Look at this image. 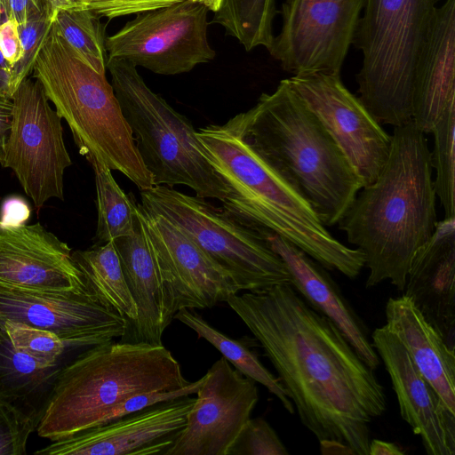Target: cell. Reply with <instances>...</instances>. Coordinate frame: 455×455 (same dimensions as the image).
Returning <instances> with one entry per match:
<instances>
[{"label": "cell", "mask_w": 455, "mask_h": 455, "mask_svg": "<svg viewBox=\"0 0 455 455\" xmlns=\"http://www.w3.org/2000/svg\"><path fill=\"white\" fill-rule=\"evenodd\" d=\"M0 286L92 291L68 245L39 223L0 225Z\"/></svg>", "instance_id": "cell-18"}, {"label": "cell", "mask_w": 455, "mask_h": 455, "mask_svg": "<svg viewBox=\"0 0 455 455\" xmlns=\"http://www.w3.org/2000/svg\"><path fill=\"white\" fill-rule=\"evenodd\" d=\"M100 16L88 8L60 10L52 22L67 44L93 70L106 75L105 26Z\"/></svg>", "instance_id": "cell-30"}, {"label": "cell", "mask_w": 455, "mask_h": 455, "mask_svg": "<svg viewBox=\"0 0 455 455\" xmlns=\"http://www.w3.org/2000/svg\"><path fill=\"white\" fill-rule=\"evenodd\" d=\"M277 12L275 0H222L212 23L223 27L247 52L259 46L268 50Z\"/></svg>", "instance_id": "cell-28"}, {"label": "cell", "mask_w": 455, "mask_h": 455, "mask_svg": "<svg viewBox=\"0 0 455 455\" xmlns=\"http://www.w3.org/2000/svg\"><path fill=\"white\" fill-rule=\"evenodd\" d=\"M7 1L8 0H0V13L5 14L6 7H7Z\"/></svg>", "instance_id": "cell-45"}, {"label": "cell", "mask_w": 455, "mask_h": 455, "mask_svg": "<svg viewBox=\"0 0 455 455\" xmlns=\"http://www.w3.org/2000/svg\"><path fill=\"white\" fill-rule=\"evenodd\" d=\"M403 291L455 350V218L437 221L416 251Z\"/></svg>", "instance_id": "cell-20"}, {"label": "cell", "mask_w": 455, "mask_h": 455, "mask_svg": "<svg viewBox=\"0 0 455 455\" xmlns=\"http://www.w3.org/2000/svg\"><path fill=\"white\" fill-rule=\"evenodd\" d=\"M386 325L399 339L424 378L455 412V350L403 294L386 305Z\"/></svg>", "instance_id": "cell-24"}, {"label": "cell", "mask_w": 455, "mask_h": 455, "mask_svg": "<svg viewBox=\"0 0 455 455\" xmlns=\"http://www.w3.org/2000/svg\"><path fill=\"white\" fill-rule=\"evenodd\" d=\"M404 451L395 443L379 439L371 440L369 455H403Z\"/></svg>", "instance_id": "cell-41"}, {"label": "cell", "mask_w": 455, "mask_h": 455, "mask_svg": "<svg viewBox=\"0 0 455 455\" xmlns=\"http://www.w3.org/2000/svg\"><path fill=\"white\" fill-rule=\"evenodd\" d=\"M287 81L344 153L363 187L372 183L387 160L391 135L344 85L340 75L310 73Z\"/></svg>", "instance_id": "cell-13"}, {"label": "cell", "mask_w": 455, "mask_h": 455, "mask_svg": "<svg viewBox=\"0 0 455 455\" xmlns=\"http://www.w3.org/2000/svg\"><path fill=\"white\" fill-rule=\"evenodd\" d=\"M183 1L199 3L213 12L220 9L222 3V0H87V8L100 17L112 20L169 6Z\"/></svg>", "instance_id": "cell-36"}, {"label": "cell", "mask_w": 455, "mask_h": 455, "mask_svg": "<svg viewBox=\"0 0 455 455\" xmlns=\"http://www.w3.org/2000/svg\"><path fill=\"white\" fill-rule=\"evenodd\" d=\"M95 179L98 222L95 244H101L134 232L137 201L126 195L115 180L111 171L98 162L90 163Z\"/></svg>", "instance_id": "cell-29"}, {"label": "cell", "mask_w": 455, "mask_h": 455, "mask_svg": "<svg viewBox=\"0 0 455 455\" xmlns=\"http://www.w3.org/2000/svg\"><path fill=\"white\" fill-rule=\"evenodd\" d=\"M29 217V208L25 201L18 197L7 199L2 207L0 225H23Z\"/></svg>", "instance_id": "cell-39"}, {"label": "cell", "mask_w": 455, "mask_h": 455, "mask_svg": "<svg viewBox=\"0 0 455 455\" xmlns=\"http://www.w3.org/2000/svg\"><path fill=\"white\" fill-rule=\"evenodd\" d=\"M237 116L255 151L298 188L325 227L337 225L363 183L287 78Z\"/></svg>", "instance_id": "cell-4"}, {"label": "cell", "mask_w": 455, "mask_h": 455, "mask_svg": "<svg viewBox=\"0 0 455 455\" xmlns=\"http://www.w3.org/2000/svg\"><path fill=\"white\" fill-rule=\"evenodd\" d=\"M173 319L183 323L192 329L198 338L206 339L215 347L242 374L263 385L279 399L289 413L294 412V406L278 378L260 363L258 355L249 348L246 342L228 337L189 308H180L175 313Z\"/></svg>", "instance_id": "cell-27"}, {"label": "cell", "mask_w": 455, "mask_h": 455, "mask_svg": "<svg viewBox=\"0 0 455 455\" xmlns=\"http://www.w3.org/2000/svg\"><path fill=\"white\" fill-rule=\"evenodd\" d=\"M438 0H366L354 44L363 61L359 99L379 124L412 121L416 64Z\"/></svg>", "instance_id": "cell-7"}, {"label": "cell", "mask_w": 455, "mask_h": 455, "mask_svg": "<svg viewBox=\"0 0 455 455\" xmlns=\"http://www.w3.org/2000/svg\"><path fill=\"white\" fill-rule=\"evenodd\" d=\"M12 100L4 167L13 172L40 209L50 199H64V173L72 161L64 142L62 118L36 79L26 77Z\"/></svg>", "instance_id": "cell-10"}, {"label": "cell", "mask_w": 455, "mask_h": 455, "mask_svg": "<svg viewBox=\"0 0 455 455\" xmlns=\"http://www.w3.org/2000/svg\"><path fill=\"white\" fill-rule=\"evenodd\" d=\"M33 72L89 163L98 162L121 172L140 190L154 186L106 75L87 65L53 22L36 54Z\"/></svg>", "instance_id": "cell-6"}, {"label": "cell", "mask_w": 455, "mask_h": 455, "mask_svg": "<svg viewBox=\"0 0 455 455\" xmlns=\"http://www.w3.org/2000/svg\"><path fill=\"white\" fill-rule=\"evenodd\" d=\"M254 229L282 259L291 274L294 289L315 311L340 330L368 367L377 370L380 359L369 339V331L327 269L276 233Z\"/></svg>", "instance_id": "cell-21"}, {"label": "cell", "mask_w": 455, "mask_h": 455, "mask_svg": "<svg viewBox=\"0 0 455 455\" xmlns=\"http://www.w3.org/2000/svg\"><path fill=\"white\" fill-rule=\"evenodd\" d=\"M186 424L164 455H228L259 400L255 381L224 357L207 371Z\"/></svg>", "instance_id": "cell-14"}, {"label": "cell", "mask_w": 455, "mask_h": 455, "mask_svg": "<svg viewBox=\"0 0 455 455\" xmlns=\"http://www.w3.org/2000/svg\"><path fill=\"white\" fill-rule=\"evenodd\" d=\"M89 289L127 323L137 318V307L124 277L114 241L73 252Z\"/></svg>", "instance_id": "cell-26"}, {"label": "cell", "mask_w": 455, "mask_h": 455, "mask_svg": "<svg viewBox=\"0 0 455 455\" xmlns=\"http://www.w3.org/2000/svg\"><path fill=\"white\" fill-rule=\"evenodd\" d=\"M141 206L188 235L233 281L239 291L291 283L282 259L254 228L230 213L166 186L140 190Z\"/></svg>", "instance_id": "cell-9"}, {"label": "cell", "mask_w": 455, "mask_h": 455, "mask_svg": "<svg viewBox=\"0 0 455 455\" xmlns=\"http://www.w3.org/2000/svg\"><path fill=\"white\" fill-rule=\"evenodd\" d=\"M210 10L183 1L136 13L106 38L108 58L124 59L159 75H178L214 59L207 38Z\"/></svg>", "instance_id": "cell-11"}, {"label": "cell", "mask_w": 455, "mask_h": 455, "mask_svg": "<svg viewBox=\"0 0 455 455\" xmlns=\"http://www.w3.org/2000/svg\"><path fill=\"white\" fill-rule=\"evenodd\" d=\"M40 417L0 398V455H24Z\"/></svg>", "instance_id": "cell-33"}, {"label": "cell", "mask_w": 455, "mask_h": 455, "mask_svg": "<svg viewBox=\"0 0 455 455\" xmlns=\"http://www.w3.org/2000/svg\"><path fill=\"white\" fill-rule=\"evenodd\" d=\"M18 25L16 20L10 18L0 23V51L11 69L23 55Z\"/></svg>", "instance_id": "cell-37"}, {"label": "cell", "mask_w": 455, "mask_h": 455, "mask_svg": "<svg viewBox=\"0 0 455 455\" xmlns=\"http://www.w3.org/2000/svg\"><path fill=\"white\" fill-rule=\"evenodd\" d=\"M366 0H284L280 33L267 50L295 75H340Z\"/></svg>", "instance_id": "cell-12"}, {"label": "cell", "mask_w": 455, "mask_h": 455, "mask_svg": "<svg viewBox=\"0 0 455 455\" xmlns=\"http://www.w3.org/2000/svg\"><path fill=\"white\" fill-rule=\"evenodd\" d=\"M0 68H7V69L11 70V67L8 64V62L5 60V59L4 58L1 51H0Z\"/></svg>", "instance_id": "cell-44"}, {"label": "cell", "mask_w": 455, "mask_h": 455, "mask_svg": "<svg viewBox=\"0 0 455 455\" xmlns=\"http://www.w3.org/2000/svg\"><path fill=\"white\" fill-rule=\"evenodd\" d=\"M288 454L275 431L262 418H250L228 451V455Z\"/></svg>", "instance_id": "cell-35"}, {"label": "cell", "mask_w": 455, "mask_h": 455, "mask_svg": "<svg viewBox=\"0 0 455 455\" xmlns=\"http://www.w3.org/2000/svg\"><path fill=\"white\" fill-rule=\"evenodd\" d=\"M52 24V13L46 7L18 25L19 36L23 50L22 58L11 69V95L20 84L33 71V65L48 31Z\"/></svg>", "instance_id": "cell-34"}, {"label": "cell", "mask_w": 455, "mask_h": 455, "mask_svg": "<svg viewBox=\"0 0 455 455\" xmlns=\"http://www.w3.org/2000/svg\"><path fill=\"white\" fill-rule=\"evenodd\" d=\"M432 172L425 133L412 121L395 126L378 178L358 192L338 223L364 254L366 288L389 281L403 291L411 259L437 223Z\"/></svg>", "instance_id": "cell-2"}, {"label": "cell", "mask_w": 455, "mask_h": 455, "mask_svg": "<svg viewBox=\"0 0 455 455\" xmlns=\"http://www.w3.org/2000/svg\"><path fill=\"white\" fill-rule=\"evenodd\" d=\"M432 167L436 197L444 211V218H455V101L451 102L433 127Z\"/></svg>", "instance_id": "cell-31"}, {"label": "cell", "mask_w": 455, "mask_h": 455, "mask_svg": "<svg viewBox=\"0 0 455 455\" xmlns=\"http://www.w3.org/2000/svg\"><path fill=\"white\" fill-rule=\"evenodd\" d=\"M111 85L154 186H187L196 196L223 203L228 189L192 123L144 82L131 61L108 58Z\"/></svg>", "instance_id": "cell-8"}, {"label": "cell", "mask_w": 455, "mask_h": 455, "mask_svg": "<svg viewBox=\"0 0 455 455\" xmlns=\"http://www.w3.org/2000/svg\"><path fill=\"white\" fill-rule=\"evenodd\" d=\"M12 346L20 352L48 364L59 363L68 348L54 333L20 322L6 320L1 325Z\"/></svg>", "instance_id": "cell-32"}, {"label": "cell", "mask_w": 455, "mask_h": 455, "mask_svg": "<svg viewBox=\"0 0 455 455\" xmlns=\"http://www.w3.org/2000/svg\"><path fill=\"white\" fill-rule=\"evenodd\" d=\"M6 320L49 331L68 348L122 338L127 320L92 291H43L0 286V325Z\"/></svg>", "instance_id": "cell-15"}, {"label": "cell", "mask_w": 455, "mask_h": 455, "mask_svg": "<svg viewBox=\"0 0 455 455\" xmlns=\"http://www.w3.org/2000/svg\"><path fill=\"white\" fill-rule=\"evenodd\" d=\"M172 307L211 308L239 291L179 228L138 204Z\"/></svg>", "instance_id": "cell-16"}, {"label": "cell", "mask_w": 455, "mask_h": 455, "mask_svg": "<svg viewBox=\"0 0 455 455\" xmlns=\"http://www.w3.org/2000/svg\"><path fill=\"white\" fill-rule=\"evenodd\" d=\"M189 383L163 345L111 340L92 346L60 368L36 432L51 441L64 439L96 427L106 412L128 397Z\"/></svg>", "instance_id": "cell-5"}, {"label": "cell", "mask_w": 455, "mask_h": 455, "mask_svg": "<svg viewBox=\"0 0 455 455\" xmlns=\"http://www.w3.org/2000/svg\"><path fill=\"white\" fill-rule=\"evenodd\" d=\"M395 394L400 414L428 455L455 454V412L424 378L399 339L385 324L371 335Z\"/></svg>", "instance_id": "cell-19"}, {"label": "cell", "mask_w": 455, "mask_h": 455, "mask_svg": "<svg viewBox=\"0 0 455 455\" xmlns=\"http://www.w3.org/2000/svg\"><path fill=\"white\" fill-rule=\"evenodd\" d=\"M12 100L10 95L0 94V164L4 167L5 148L12 122Z\"/></svg>", "instance_id": "cell-40"}, {"label": "cell", "mask_w": 455, "mask_h": 455, "mask_svg": "<svg viewBox=\"0 0 455 455\" xmlns=\"http://www.w3.org/2000/svg\"><path fill=\"white\" fill-rule=\"evenodd\" d=\"M134 232L114 240L123 274L137 307L121 341L162 345V336L175 315L164 284L137 204Z\"/></svg>", "instance_id": "cell-22"}, {"label": "cell", "mask_w": 455, "mask_h": 455, "mask_svg": "<svg viewBox=\"0 0 455 455\" xmlns=\"http://www.w3.org/2000/svg\"><path fill=\"white\" fill-rule=\"evenodd\" d=\"M226 302L259 342L319 443L369 455L370 425L387 409L385 389L340 330L291 283L232 294Z\"/></svg>", "instance_id": "cell-1"}, {"label": "cell", "mask_w": 455, "mask_h": 455, "mask_svg": "<svg viewBox=\"0 0 455 455\" xmlns=\"http://www.w3.org/2000/svg\"><path fill=\"white\" fill-rule=\"evenodd\" d=\"M205 156L226 184L221 208L243 224L287 239L327 270L358 276L364 254L334 238L303 194L246 140L237 115L196 131Z\"/></svg>", "instance_id": "cell-3"}, {"label": "cell", "mask_w": 455, "mask_h": 455, "mask_svg": "<svg viewBox=\"0 0 455 455\" xmlns=\"http://www.w3.org/2000/svg\"><path fill=\"white\" fill-rule=\"evenodd\" d=\"M46 7L45 0H8L5 16L21 24Z\"/></svg>", "instance_id": "cell-38"}, {"label": "cell", "mask_w": 455, "mask_h": 455, "mask_svg": "<svg viewBox=\"0 0 455 455\" xmlns=\"http://www.w3.org/2000/svg\"><path fill=\"white\" fill-rule=\"evenodd\" d=\"M11 70L0 68V94L11 95L10 92Z\"/></svg>", "instance_id": "cell-43"}, {"label": "cell", "mask_w": 455, "mask_h": 455, "mask_svg": "<svg viewBox=\"0 0 455 455\" xmlns=\"http://www.w3.org/2000/svg\"><path fill=\"white\" fill-rule=\"evenodd\" d=\"M196 398L161 402L105 425L52 441L38 455H154L172 444Z\"/></svg>", "instance_id": "cell-17"}, {"label": "cell", "mask_w": 455, "mask_h": 455, "mask_svg": "<svg viewBox=\"0 0 455 455\" xmlns=\"http://www.w3.org/2000/svg\"><path fill=\"white\" fill-rule=\"evenodd\" d=\"M60 370L18 351L0 329V398L41 418Z\"/></svg>", "instance_id": "cell-25"}, {"label": "cell", "mask_w": 455, "mask_h": 455, "mask_svg": "<svg viewBox=\"0 0 455 455\" xmlns=\"http://www.w3.org/2000/svg\"><path fill=\"white\" fill-rule=\"evenodd\" d=\"M47 7L52 13V19L54 13L60 10L68 9H85L87 8V0H45Z\"/></svg>", "instance_id": "cell-42"}, {"label": "cell", "mask_w": 455, "mask_h": 455, "mask_svg": "<svg viewBox=\"0 0 455 455\" xmlns=\"http://www.w3.org/2000/svg\"><path fill=\"white\" fill-rule=\"evenodd\" d=\"M455 101V0L436 7L419 56L411 94L412 122L431 133Z\"/></svg>", "instance_id": "cell-23"}]
</instances>
